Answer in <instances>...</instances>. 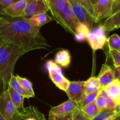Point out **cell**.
I'll return each instance as SVG.
<instances>
[{
  "instance_id": "6da1fadb",
  "label": "cell",
  "mask_w": 120,
  "mask_h": 120,
  "mask_svg": "<svg viewBox=\"0 0 120 120\" xmlns=\"http://www.w3.org/2000/svg\"><path fill=\"white\" fill-rule=\"evenodd\" d=\"M8 23L0 29V39L22 48L26 53L36 49H48L50 46L40 32L23 18L7 19Z\"/></svg>"
},
{
  "instance_id": "7a4b0ae2",
  "label": "cell",
  "mask_w": 120,
  "mask_h": 120,
  "mask_svg": "<svg viewBox=\"0 0 120 120\" xmlns=\"http://www.w3.org/2000/svg\"><path fill=\"white\" fill-rule=\"evenodd\" d=\"M26 52L22 48L0 39V77L3 91L7 90L18 60Z\"/></svg>"
},
{
  "instance_id": "3957f363",
  "label": "cell",
  "mask_w": 120,
  "mask_h": 120,
  "mask_svg": "<svg viewBox=\"0 0 120 120\" xmlns=\"http://www.w3.org/2000/svg\"><path fill=\"white\" fill-rule=\"evenodd\" d=\"M46 68L53 83L58 89L66 92L70 82L64 77L60 67L54 60H49L46 63Z\"/></svg>"
},
{
  "instance_id": "277c9868",
  "label": "cell",
  "mask_w": 120,
  "mask_h": 120,
  "mask_svg": "<svg viewBox=\"0 0 120 120\" xmlns=\"http://www.w3.org/2000/svg\"><path fill=\"white\" fill-rule=\"evenodd\" d=\"M57 23L60 25L67 32L75 36L76 28L80 22L75 16L70 4H68L62 11Z\"/></svg>"
},
{
  "instance_id": "5b68a950",
  "label": "cell",
  "mask_w": 120,
  "mask_h": 120,
  "mask_svg": "<svg viewBox=\"0 0 120 120\" xmlns=\"http://www.w3.org/2000/svg\"><path fill=\"white\" fill-rule=\"evenodd\" d=\"M106 32L101 25L90 30L86 40L93 51L103 49L107 42Z\"/></svg>"
},
{
  "instance_id": "8992f818",
  "label": "cell",
  "mask_w": 120,
  "mask_h": 120,
  "mask_svg": "<svg viewBox=\"0 0 120 120\" xmlns=\"http://www.w3.org/2000/svg\"><path fill=\"white\" fill-rule=\"evenodd\" d=\"M116 0H98L93 6V18L94 23L107 18L112 15V8Z\"/></svg>"
},
{
  "instance_id": "52a82bcc",
  "label": "cell",
  "mask_w": 120,
  "mask_h": 120,
  "mask_svg": "<svg viewBox=\"0 0 120 120\" xmlns=\"http://www.w3.org/2000/svg\"><path fill=\"white\" fill-rule=\"evenodd\" d=\"M18 112L11 100L8 90L0 94V115L7 120H13Z\"/></svg>"
},
{
  "instance_id": "ba28073f",
  "label": "cell",
  "mask_w": 120,
  "mask_h": 120,
  "mask_svg": "<svg viewBox=\"0 0 120 120\" xmlns=\"http://www.w3.org/2000/svg\"><path fill=\"white\" fill-rule=\"evenodd\" d=\"M75 16L80 23L86 25L90 30H92L94 23L93 16L83 6L75 0H68Z\"/></svg>"
},
{
  "instance_id": "9c48e42d",
  "label": "cell",
  "mask_w": 120,
  "mask_h": 120,
  "mask_svg": "<svg viewBox=\"0 0 120 120\" xmlns=\"http://www.w3.org/2000/svg\"><path fill=\"white\" fill-rule=\"evenodd\" d=\"M48 11L49 8L45 0H27L22 18L28 19L36 14L46 13Z\"/></svg>"
},
{
  "instance_id": "30bf717a",
  "label": "cell",
  "mask_w": 120,
  "mask_h": 120,
  "mask_svg": "<svg viewBox=\"0 0 120 120\" xmlns=\"http://www.w3.org/2000/svg\"><path fill=\"white\" fill-rule=\"evenodd\" d=\"M66 93L69 97V100L77 104L84 94V82H70Z\"/></svg>"
},
{
  "instance_id": "8fae6325",
  "label": "cell",
  "mask_w": 120,
  "mask_h": 120,
  "mask_svg": "<svg viewBox=\"0 0 120 120\" xmlns=\"http://www.w3.org/2000/svg\"><path fill=\"white\" fill-rule=\"evenodd\" d=\"M97 77L99 82L101 89H104L116 79L114 69L111 68V67L108 64H103Z\"/></svg>"
},
{
  "instance_id": "7c38bea8",
  "label": "cell",
  "mask_w": 120,
  "mask_h": 120,
  "mask_svg": "<svg viewBox=\"0 0 120 120\" xmlns=\"http://www.w3.org/2000/svg\"><path fill=\"white\" fill-rule=\"evenodd\" d=\"M18 120H47L44 114L34 106H29L18 110Z\"/></svg>"
},
{
  "instance_id": "4fadbf2b",
  "label": "cell",
  "mask_w": 120,
  "mask_h": 120,
  "mask_svg": "<svg viewBox=\"0 0 120 120\" xmlns=\"http://www.w3.org/2000/svg\"><path fill=\"white\" fill-rule=\"evenodd\" d=\"M78 106L75 102L69 99L60 105L52 108L49 114L56 116H66L71 113Z\"/></svg>"
},
{
  "instance_id": "5bb4252c",
  "label": "cell",
  "mask_w": 120,
  "mask_h": 120,
  "mask_svg": "<svg viewBox=\"0 0 120 120\" xmlns=\"http://www.w3.org/2000/svg\"><path fill=\"white\" fill-rule=\"evenodd\" d=\"M27 0H18L4 9L5 15L12 18H22L26 5Z\"/></svg>"
},
{
  "instance_id": "9a60e30c",
  "label": "cell",
  "mask_w": 120,
  "mask_h": 120,
  "mask_svg": "<svg viewBox=\"0 0 120 120\" xmlns=\"http://www.w3.org/2000/svg\"><path fill=\"white\" fill-rule=\"evenodd\" d=\"M48 5L49 11L51 13L53 19L58 22L59 19L60 15L68 4H69L68 0H45Z\"/></svg>"
},
{
  "instance_id": "2e32d148",
  "label": "cell",
  "mask_w": 120,
  "mask_h": 120,
  "mask_svg": "<svg viewBox=\"0 0 120 120\" xmlns=\"http://www.w3.org/2000/svg\"><path fill=\"white\" fill-rule=\"evenodd\" d=\"M104 91L120 110V81L116 79L104 87Z\"/></svg>"
},
{
  "instance_id": "e0dca14e",
  "label": "cell",
  "mask_w": 120,
  "mask_h": 120,
  "mask_svg": "<svg viewBox=\"0 0 120 120\" xmlns=\"http://www.w3.org/2000/svg\"><path fill=\"white\" fill-rule=\"evenodd\" d=\"M101 25L106 32H110L120 28V10L106 18Z\"/></svg>"
},
{
  "instance_id": "ac0fdd59",
  "label": "cell",
  "mask_w": 120,
  "mask_h": 120,
  "mask_svg": "<svg viewBox=\"0 0 120 120\" xmlns=\"http://www.w3.org/2000/svg\"><path fill=\"white\" fill-rule=\"evenodd\" d=\"M55 62L63 68H68L71 62V56L69 50L62 49L57 52L55 55Z\"/></svg>"
},
{
  "instance_id": "d6986e66",
  "label": "cell",
  "mask_w": 120,
  "mask_h": 120,
  "mask_svg": "<svg viewBox=\"0 0 120 120\" xmlns=\"http://www.w3.org/2000/svg\"><path fill=\"white\" fill-rule=\"evenodd\" d=\"M28 20L34 25L41 28L42 26L51 22L53 18L50 17L46 13H40L34 15Z\"/></svg>"
},
{
  "instance_id": "ffe728a7",
  "label": "cell",
  "mask_w": 120,
  "mask_h": 120,
  "mask_svg": "<svg viewBox=\"0 0 120 120\" xmlns=\"http://www.w3.org/2000/svg\"><path fill=\"white\" fill-rule=\"evenodd\" d=\"M16 79L18 82L20 86L22 88V90L28 97V98L33 97L35 96L34 89H33L32 84L28 79L21 77L19 75H16Z\"/></svg>"
},
{
  "instance_id": "44dd1931",
  "label": "cell",
  "mask_w": 120,
  "mask_h": 120,
  "mask_svg": "<svg viewBox=\"0 0 120 120\" xmlns=\"http://www.w3.org/2000/svg\"><path fill=\"white\" fill-rule=\"evenodd\" d=\"M101 89L97 77H91L84 82V94H86L97 92Z\"/></svg>"
},
{
  "instance_id": "7402d4cb",
  "label": "cell",
  "mask_w": 120,
  "mask_h": 120,
  "mask_svg": "<svg viewBox=\"0 0 120 120\" xmlns=\"http://www.w3.org/2000/svg\"><path fill=\"white\" fill-rule=\"evenodd\" d=\"M8 92H9V96H10L11 100L13 103L14 105L16 107L18 110H20L21 109H23V103H24L25 97L23 96H21L17 92L14 91L12 89L8 87Z\"/></svg>"
},
{
  "instance_id": "603a6c76",
  "label": "cell",
  "mask_w": 120,
  "mask_h": 120,
  "mask_svg": "<svg viewBox=\"0 0 120 120\" xmlns=\"http://www.w3.org/2000/svg\"><path fill=\"white\" fill-rule=\"evenodd\" d=\"M83 114L89 120L93 119L100 113V111L97 109L95 102L85 105L81 109Z\"/></svg>"
},
{
  "instance_id": "cb8c5ba5",
  "label": "cell",
  "mask_w": 120,
  "mask_h": 120,
  "mask_svg": "<svg viewBox=\"0 0 120 120\" xmlns=\"http://www.w3.org/2000/svg\"><path fill=\"white\" fill-rule=\"evenodd\" d=\"M90 32V30L86 25L80 23L76 28L75 39L77 42H83L86 40L87 36Z\"/></svg>"
},
{
  "instance_id": "d4e9b609",
  "label": "cell",
  "mask_w": 120,
  "mask_h": 120,
  "mask_svg": "<svg viewBox=\"0 0 120 120\" xmlns=\"http://www.w3.org/2000/svg\"><path fill=\"white\" fill-rule=\"evenodd\" d=\"M108 47L109 51L120 52V36L115 34L107 39Z\"/></svg>"
},
{
  "instance_id": "484cf974",
  "label": "cell",
  "mask_w": 120,
  "mask_h": 120,
  "mask_svg": "<svg viewBox=\"0 0 120 120\" xmlns=\"http://www.w3.org/2000/svg\"><path fill=\"white\" fill-rule=\"evenodd\" d=\"M99 91L93 93L88 94H84L82 98H80V100L77 103V106L80 108V109H82V107H83L85 105L95 102L96 98L97 97V95H98Z\"/></svg>"
},
{
  "instance_id": "4316f807",
  "label": "cell",
  "mask_w": 120,
  "mask_h": 120,
  "mask_svg": "<svg viewBox=\"0 0 120 120\" xmlns=\"http://www.w3.org/2000/svg\"><path fill=\"white\" fill-rule=\"evenodd\" d=\"M8 87H11V89H12L14 91L17 92L18 93L21 94V96H23L25 98H28V97H27L26 94L24 93V91L22 90V88L20 86L17 80H16V77L14 76V74H12V75H11V76L10 80H9V84H8Z\"/></svg>"
},
{
  "instance_id": "83f0119b",
  "label": "cell",
  "mask_w": 120,
  "mask_h": 120,
  "mask_svg": "<svg viewBox=\"0 0 120 120\" xmlns=\"http://www.w3.org/2000/svg\"><path fill=\"white\" fill-rule=\"evenodd\" d=\"M95 104H96V106H97V109H98L100 112H101V111L106 110V99H105V98L104 96L100 94L99 92H98V95H97V97L96 98V100H95Z\"/></svg>"
},
{
  "instance_id": "f1b7e54d",
  "label": "cell",
  "mask_w": 120,
  "mask_h": 120,
  "mask_svg": "<svg viewBox=\"0 0 120 120\" xmlns=\"http://www.w3.org/2000/svg\"><path fill=\"white\" fill-rule=\"evenodd\" d=\"M109 55L112 59L114 68H120V52L109 50Z\"/></svg>"
},
{
  "instance_id": "f546056e",
  "label": "cell",
  "mask_w": 120,
  "mask_h": 120,
  "mask_svg": "<svg viewBox=\"0 0 120 120\" xmlns=\"http://www.w3.org/2000/svg\"><path fill=\"white\" fill-rule=\"evenodd\" d=\"M120 111V110H117L116 111H110V110H105L104 111L100 112L95 118L91 120H105L108 117L112 116L114 113H116L117 111Z\"/></svg>"
},
{
  "instance_id": "4dcf8cb0",
  "label": "cell",
  "mask_w": 120,
  "mask_h": 120,
  "mask_svg": "<svg viewBox=\"0 0 120 120\" xmlns=\"http://www.w3.org/2000/svg\"><path fill=\"white\" fill-rule=\"evenodd\" d=\"M72 120H89L83 114L80 108L77 107L73 111L72 113Z\"/></svg>"
},
{
  "instance_id": "1f68e13d",
  "label": "cell",
  "mask_w": 120,
  "mask_h": 120,
  "mask_svg": "<svg viewBox=\"0 0 120 120\" xmlns=\"http://www.w3.org/2000/svg\"><path fill=\"white\" fill-rule=\"evenodd\" d=\"M76 2L83 6L91 15H93V7L90 3V0H75Z\"/></svg>"
},
{
  "instance_id": "d6a6232c",
  "label": "cell",
  "mask_w": 120,
  "mask_h": 120,
  "mask_svg": "<svg viewBox=\"0 0 120 120\" xmlns=\"http://www.w3.org/2000/svg\"><path fill=\"white\" fill-rule=\"evenodd\" d=\"M72 113V112H71ZM71 113L66 116H56L49 114L48 120H72V114Z\"/></svg>"
},
{
  "instance_id": "836d02e7",
  "label": "cell",
  "mask_w": 120,
  "mask_h": 120,
  "mask_svg": "<svg viewBox=\"0 0 120 120\" xmlns=\"http://www.w3.org/2000/svg\"><path fill=\"white\" fill-rule=\"evenodd\" d=\"M18 1V0H0V4L5 8L11 5Z\"/></svg>"
},
{
  "instance_id": "e575fe53",
  "label": "cell",
  "mask_w": 120,
  "mask_h": 120,
  "mask_svg": "<svg viewBox=\"0 0 120 120\" xmlns=\"http://www.w3.org/2000/svg\"><path fill=\"white\" fill-rule=\"evenodd\" d=\"M120 10V0H118L117 2H116L114 4L113 8H112V14H115L116 12H118V11Z\"/></svg>"
},
{
  "instance_id": "d590c367",
  "label": "cell",
  "mask_w": 120,
  "mask_h": 120,
  "mask_svg": "<svg viewBox=\"0 0 120 120\" xmlns=\"http://www.w3.org/2000/svg\"><path fill=\"white\" fill-rule=\"evenodd\" d=\"M120 111H117L116 113H114V114H112V116H110L109 117H108L105 120H116L117 118H118V116H120Z\"/></svg>"
},
{
  "instance_id": "8d00e7d4",
  "label": "cell",
  "mask_w": 120,
  "mask_h": 120,
  "mask_svg": "<svg viewBox=\"0 0 120 120\" xmlns=\"http://www.w3.org/2000/svg\"><path fill=\"white\" fill-rule=\"evenodd\" d=\"M8 23V21L6 19L0 16V29Z\"/></svg>"
},
{
  "instance_id": "74e56055",
  "label": "cell",
  "mask_w": 120,
  "mask_h": 120,
  "mask_svg": "<svg viewBox=\"0 0 120 120\" xmlns=\"http://www.w3.org/2000/svg\"><path fill=\"white\" fill-rule=\"evenodd\" d=\"M114 71H115V73H116V79L119 80L120 81V68H115Z\"/></svg>"
},
{
  "instance_id": "f35d334b",
  "label": "cell",
  "mask_w": 120,
  "mask_h": 120,
  "mask_svg": "<svg viewBox=\"0 0 120 120\" xmlns=\"http://www.w3.org/2000/svg\"><path fill=\"white\" fill-rule=\"evenodd\" d=\"M3 92V84H2V80L0 77V94H1Z\"/></svg>"
},
{
  "instance_id": "ab89813d",
  "label": "cell",
  "mask_w": 120,
  "mask_h": 120,
  "mask_svg": "<svg viewBox=\"0 0 120 120\" xmlns=\"http://www.w3.org/2000/svg\"><path fill=\"white\" fill-rule=\"evenodd\" d=\"M4 8L0 4V15H4Z\"/></svg>"
},
{
  "instance_id": "60d3db41",
  "label": "cell",
  "mask_w": 120,
  "mask_h": 120,
  "mask_svg": "<svg viewBox=\"0 0 120 120\" xmlns=\"http://www.w3.org/2000/svg\"><path fill=\"white\" fill-rule=\"evenodd\" d=\"M97 1H98V0H90V3H91V5H92L93 7V6L96 4V2H97Z\"/></svg>"
},
{
  "instance_id": "b9f144b4",
  "label": "cell",
  "mask_w": 120,
  "mask_h": 120,
  "mask_svg": "<svg viewBox=\"0 0 120 120\" xmlns=\"http://www.w3.org/2000/svg\"><path fill=\"white\" fill-rule=\"evenodd\" d=\"M0 120H7L5 119V118H4V117H2V116H1V115H0ZM13 120H14V118L13 119Z\"/></svg>"
},
{
  "instance_id": "7bdbcfd3",
  "label": "cell",
  "mask_w": 120,
  "mask_h": 120,
  "mask_svg": "<svg viewBox=\"0 0 120 120\" xmlns=\"http://www.w3.org/2000/svg\"><path fill=\"white\" fill-rule=\"evenodd\" d=\"M120 120V116H118V118H117V120Z\"/></svg>"
},
{
  "instance_id": "ee69618b",
  "label": "cell",
  "mask_w": 120,
  "mask_h": 120,
  "mask_svg": "<svg viewBox=\"0 0 120 120\" xmlns=\"http://www.w3.org/2000/svg\"><path fill=\"white\" fill-rule=\"evenodd\" d=\"M117 1H118V0H116V1H115V2H117Z\"/></svg>"
},
{
  "instance_id": "f6af8a7d",
  "label": "cell",
  "mask_w": 120,
  "mask_h": 120,
  "mask_svg": "<svg viewBox=\"0 0 120 120\" xmlns=\"http://www.w3.org/2000/svg\"></svg>"
}]
</instances>
